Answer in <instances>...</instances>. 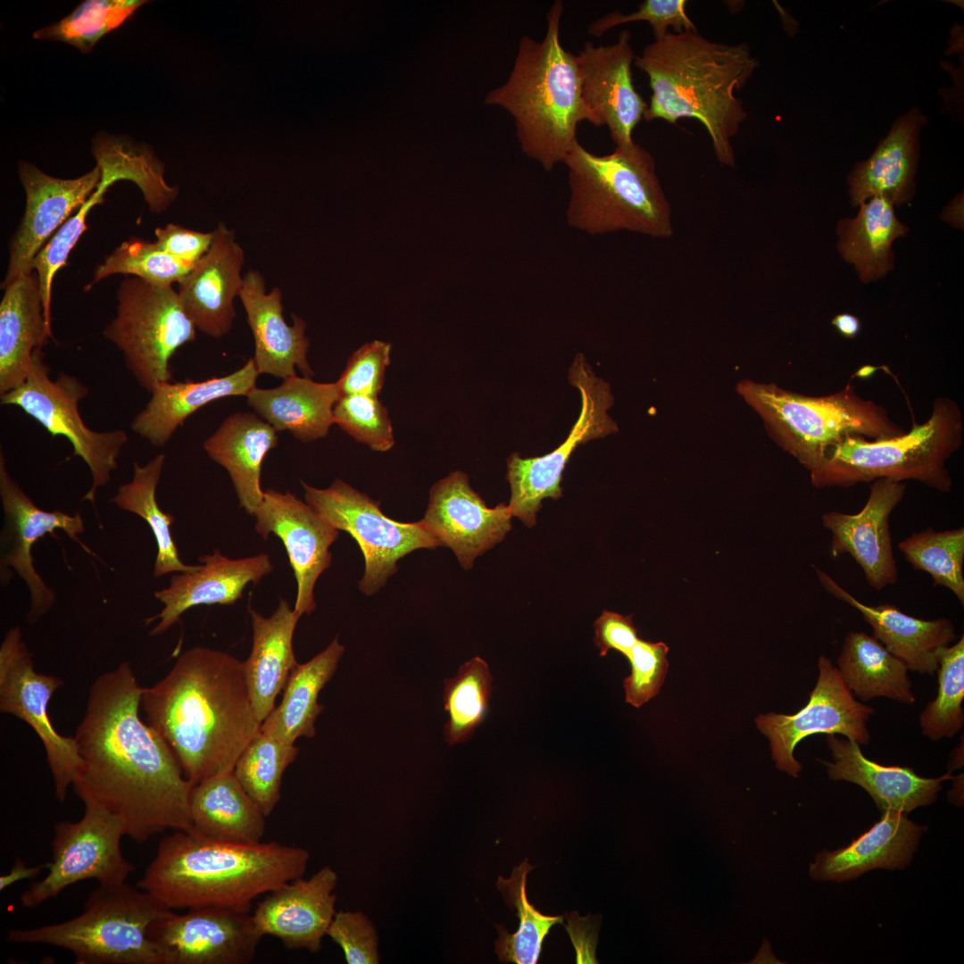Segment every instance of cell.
<instances>
[{
	"label": "cell",
	"instance_id": "obj_1",
	"mask_svg": "<svg viewBox=\"0 0 964 964\" xmlns=\"http://www.w3.org/2000/svg\"><path fill=\"white\" fill-rule=\"evenodd\" d=\"M142 692L128 661L92 683L74 735L80 767L72 785L84 804L108 810L138 844L192 828L194 786L167 742L140 718Z\"/></svg>",
	"mask_w": 964,
	"mask_h": 964
},
{
	"label": "cell",
	"instance_id": "obj_2",
	"mask_svg": "<svg viewBox=\"0 0 964 964\" xmlns=\"http://www.w3.org/2000/svg\"><path fill=\"white\" fill-rule=\"evenodd\" d=\"M141 707L193 785L232 771L261 730L244 661L202 646L185 651L163 678L143 688Z\"/></svg>",
	"mask_w": 964,
	"mask_h": 964
},
{
	"label": "cell",
	"instance_id": "obj_3",
	"mask_svg": "<svg viewBox=\"0 0 964 964\" xmlns=\"http://www.w3.org/2000/svg\"><path fill=\"white\" fill-rule=\"evenodd\" d=\"M634 64L646 74L652 91L644 120H698L718 161L735 167L731 140L747 118L735 94L759 66L747 44L711 41L698 30L669 31L644 46Z\"/></svg>",
	"mask_w": 964,
	"mask_h": 964
},
{
	"label": "cell",
	"instance_id": "obj_4",
	"mask_svg": "<svg viewBox=\"0 0 964 964\" xmlns=\"http://www.w3.org/2000/svg\"><path fill=\"white\" fill-rule=\"evenodd\" d=\"M310 853L276 841L242 843L194 828L163 837L137 887L171 910L252 908L253 901L303 877Z\"/></svg>",
	"mask_w": 964,
	"mask_h": 964
},
{
	"label": "cell",
	"instance_id": "obj_5",
	"mask_svg": "<svg viewBox=\"0 0 964 964\" xmlns=\"http://www.w3.org/2000/svg\"><path fill=\"white\" fill-rule=\"evenodd\" d=\"M563 12V2L554 1L543 39L523 36L507 80L485 97L512 117L521 151L546 171L564 162L581 122L596 127L582 98L576 54L561 43Z\"/></svg>",
	"mask_w": 964,
	"mask_h": 964
},
{
	"label": "cell",
	"instance_id": "obj_6",
	"mask_svg": "<svg viewBox=\"0 0 964 964\" xmlns=\"http://www.w3.org/2000/svg\"><path fill=\"white\" fill-rule=\"evenodd\" d=\"M571 228L592 236L621 230L656 238L673 234L671 206L656 172L653 156L636 142L605 155L588 151L578 140L563 162Z\"/></svg>",
	"mask_w": 964,
	"mask_h": 964
},
{
	"label": "cell",
	"instance_id": "obj_7",
	"mask_svg": "<svg viewBox=\"0 0 964 964\" xmlns=\"http://www.w3.org/2000/svg\"><path fill=\"white\" fill-rule=\"evenodd\" d=\"M963 417L959 404L940 396L934 400L930 417L922 424L888 439L871 440L845 436L827 446L810 471L818 488L849 487L888 478L917 480L942 493L952 486L947 460L963 443Z\"/></svg>",
	"mask_w": 964,
	"mask_h": 964
},
{
	"label": "cell",
	"instance_id": "obj_8",
	"mask_svg": "<svg viewBox=\"0 0 964 964\" xmlns=\"http://www.w3.org/2000/svg\"><path fill=\"white\" fill-rule=\"evenodd\" d=\"M736 392L777 445L809 471L827 446L845 436L881 440L906 432L882 405L859 396L851 384L827 395L810 396L775 383L743 379Z\"/></svg>",
	"mask_w": 964,
	"mask_h": 964
},
{
	"label": "cell",
	"instance_id": "obj_9",
	"mask_svg": "<svg viewBox=\"0 0 964 964\" xmlns=\"http://www.w3.org/2000/svg\"><path fill=\"white\" fill-rule=\"evenodd\" d=\"M171 909L126 882L98 885L80 915L33 928H13V943L46 944L69 951L77 964H160L148 927Z\"/></svg>",
	"mask_w": 964,
	"mask_h": 964
},
{
	"label": "cell",
	"instance_id": "obj_10",
	"mask_svg": "<svg viewBox=\"0 0 964 964\" xmlns=\"http://www.w3.org/2000/svg\"><path fill=\"white\" fill-rule=\"evenodd\" d=\"M117 312L104 336L122 353L137 384L151 392L171 380L170 362L176 351L195 338V327L172 286L127 277L117 291Z\"/></svg>",
	"mask_w": 964,
	"mask_h": 964
},
{
	"label": "cell",
	"instance_id": "obj_11",
	"mask_svg": "<svg viewBox=\"0 0 964 964\" xmlns=\"http://www.w3.org/2000/svg\"><path fill=\"white\" fill-rule=\"evenodd\" d=\"M305 502L337 530L347 532L364 557L359 589L371 595L383 587L397 569V561L418 549L440 546L420 520L400 522L385 515L379 502L341 479L328 488L302 482Z\"/></svg>",
	"mask_w": 964,
	"mask_h": 964
},
{
	"label": "cell",
	"instance_id": "obj_12",
	"mask_svg": "<svg viewBox=\"0 0 964 964\" xmlns=\"http://www.w3.org/2000/svg\"><path fill=\"white\" fill-rule=\"evenodd\" d=\"M87 394L88 388L73 376L62 372L53 380L39 351L25 380L0 395V399L2 405L21 408L52 436L69 440L73 454L84 461L92 476V486L82 501L94 503L98 488L109 482L117 469V460L128 436L121 429L94 431L84 423L79 403Z\"/></svg>",
	"mask_w": 964,
	"mask_h": 964
},
{
	"label": "cell",
	"instance_id": "obj_13",
	"mask_svg": "<svg viewBox=\"0 0 964 964\" xmlns=\"http://www.w3.org/2000/svg\"><path fill=\"white\" fill-rule=\"evenodd\" d=\"M569 378L580 393L581 411L567 439L541 457L521 458L514 453L507 459L506 478L511 486L508 506L512 517L528 528L536 525L543 500H558L562 496V473L575 449L618 430L616 422L608 414L614 401L610 386L595 376L583 354L575 357Z\"/></svg>",
	"mask_w": 964,
	"mask_h": 964
},
{
	"label": "cell",
	"instance_id": "obj_14",
	"mask_svg": "<svg viewBox=\"0 0 964 964\" xmlns=\"http://www.w3.org/2000/svg\"><path fill=\"white\" fill-rule=\"evenodd\" d=\"M82 818L54 825L52 860L47 875L20 897L25 908H36L66 887L95 879L99 885L126 882L135 866L120 848L126 835L122 823L103 807L86 803Z\"/></svg>",
	"mask_w": 964,
	"mask_h": 964
},
{
	"label": "cell",
	"instance_id": "obj_15",
	"mask_svg": "<svg viewBox=\"0 0 964 964\" xmlns=\"http://www.w3.org/2000/svg\"><path fill=\"white\" fill-rule=\"evenodd\" d=\"M62 684L61 678L35 669L19 626L6 632L0 646V711L25 721L42 742L54 794L61 802L80 767L74 736L59 734L48 714L49 702Z\"/></svg>",
	"mask_w": 964,
	"mask_h": 964
},
{
	"label": "cell",
	"instance_id": "obj_16",
	"mask_svg": "<svg viewBox=\"0 0 964 964\" xmlns=\"http://www.w3.org/2000/svg\"><path fill=\"white\" fill-rule=\"evenodd\" d=\"M819 675L808 702L794 714L769 712L759 715L756 725L769 740L772 759L778 769L798 777L802 765L794 756L800 741L814 734L842 735L867 745V727L875 710L858 702L830 659L821 655Z\"/></svg>",
	"mask_w": 964,
	"mask_h": 964
},
{
	"label": "cell",
	"instance_id": "obj_17",
	"mask_svg": "<svg viewBox=\"0 0 964 964\" xmlns=\"http://www.w3.org/2000/svg\"><path fill=\"white\" fill-rule=\"evenodd\" d=\"M147 934L160 964H248L263 937L251 908L215 906L171 910Z\"/></svg>",
	"mask_w": 964,
	"mask_h": 964
},
{
	"label": "cell",
	"instance_id": "obj_18",
	"mask_svg": "<svg viewBox=\"0 0 964 964\" xmlns=\"http://www.w3.org/2000/svg\"><path fill=\"white\" fill-rule=\"evenodd\" d=\"M0 498L4 526L0 536V578L6 586L16 573L28 586L30 598L27 621L37 622L55 602V594L49 588L34 566L32 547L46 534L54 536L63 530L71 539L80 542L84 522L79 512L68 514L56 510L40 509L12 478L0 455Z\"/></svg>",
	"mask_w": 964,
	"mask_h": 964
},
{
	"label": "cell",
	"instance_id": "obj_19",
	"mask_svg": "<svg viewBox=\"0 0 964 964\" xmlns=\"http://www.w3.org/2000/svg\"><path fill=\"white\" fill-rule=\"evenodd\" d=\"M253 516L255 530L262 537L266 539L274 534L282 541L297 584L294 610L300 617L311 614L316 607L314 587L319 577L330 566L329 547L337 540L338 530L289 492L264 491L262 502Z\"/></svg>",
	"mask_w": 964,
	"mask_h": 964
},
{
	"label": "cell",
	"instance_id": "obj_20",
	"mask_svg": "<svg viewBox=\"0 0 964 964\" xmlns=\"http://www.w3.org/2000/svg\"><path fill=\"white\" fill-rule=\"evenodd\" d=\"M511 512L500 503L489 508L470 486L468 476L456 470L435 483L421 521L449 547L465 569L477 557L501 543L511 528Z\"/></svg>",
	"mask_w": 964,
	"mask_h": 964
},
{
	"label": "cell",
	"instance_id": "obj_21",
	"mask_svg": "<svg viewBox=\"0 0 964 964\" xmlns=\"http://www.w3.org/2000/svg\"><path fill=\"white\" fill-rule=\"evenodd\" d=\"M576 57L582 98L595 118L596 127H607L616 146L634 143L633 131L644 119L648 104L633 82L636 56L631 32L622 30L610 45L594 46L586 41Z\"/></svg>",
	"mask_w": 964,
	"mask_h": 964
},
{
	"label": "cell",
	"instance_id": "obj_22",
	"mask_svg": "<svg viewBox=\"0 0 964 964\" xmlns=\"http://www.w3.org/2000/svg\"><path fill=\"white\" fill-rule=\"evenodd\" d=\"M19 175L26 194V207L21 223L9 245L7 285L21 275L32 272L31 263L38 252L52 238L73 212H78L98 187L101 168L77 179H63L49 176L35 165L21 162Z\"/></svg>",
	"mask_w": 964,
	"mask_h": 964
},
{
	"label": "cell",
	"instance_id": "obj_23",
	"mask_svg": "<svg viewBox=\"0 0 964 964\" xmlns=\"http://www.w3.org/2000/svg\"><path fill=\"white\" fill-rule=\"evenodd\" d=\"M906 486L888 478L873 481L863 508L857 513H823V527L830 531L834 557L848 553L862 569L869 586L881 590L897 581L889 517L902 500Z\"/></svg>",
	"mask_w": 964,
	"mask_h": 964
},
{
	"label": "cell",
	"instance_id": "obj_24",
	"mask_svg": "<svg viewBox=\"0 0 964 964\" xmlns=\"http://www.w3.org/2000/svg\"><path fill=\"white\" fill-rule=\"evenodd\" d=\"M337 884L336 871L325 866L308 879L300 877L280 885L252 913L256 928L286 948L320 952L337 912Z\"/></svg>",
	"mask_w": 964,
	"mask_h": 964
},
{
	"label": "cell",
	"instance_id": "obj_25",
	"mask_svg": "<svg viewBox=\"0 0 964 964\" xmlns=\"http://www.w3.org/2000/svg\"><path fill=\"white\" fill-rule=\"evenodd\" d=\"M208 252L179 283V295L195 327L219 338L230 330L236 316L245 253L233 230L219 223Z\"/></svg>",
	"mask_w": 964,
	"mask_h": 964
},
{
	"label": "cell",
	"instance_id": "obj_26",
	"mask_svg": "<svg viewBox=\"0 0 964 964\" xmlns=\"http://www.w3.org/2000/svg\"><path fill=\"white\" fill-rule=\"evenodd\" d=\"M199 568L173 576L170 586L154 593L163 608L148 618L145 624L157 621L151 636H158L176 624L187 610L202 605L233 604L242 598L245 587L259 583L273 566L268 554L229 559L215 550L199 557Z\"/></svg>",
	"mask_w": 964,
	"mask_h": 964
},
{
	"label": "cell",
	"instance_id": "obj_27",
	"mask_svg": "<svg viewBox=\"0 0 964 964\" xmlns=\"http://www.w3.org/2000/svg\"><path fill=\"white\" fill-rule=\"evenodd\" d=\"M238 297L245 308L254 339L252 358L259 374L283 379L295 376L297 368L304 377L313 375L308 360L309 340L305 321L293 315L288 325L283 316L282 293L274 287L266 293L264 277L254 270L244 276Z\"/></svg>",
	"mask_w": 964,
	"mask_h": 964
},
{
	"label": "cell",
	"instance_id": "obj_28",
	"mask_svg": "<svg viewBox=\"0 0 964 964\" xmlns=\"http://www.w3.org/2000/svg\"><path fill=\"white\" fill-rule=\"evenodd\" d=\"M825 590L859 611L873 635L909 670L933 676L943 651L956 639L954 624L948 619L926 620L910 616L892 604L867 605L843 588L827 572L815 568Z\"/></svg>",
	"mask_w": 964,
	"mask_h": 964
},
{
	"label": "cell",
	"instance_id": "obj_29",
	"mask_svg": "<svg viewBox=\"0 0 964 964\" xmlns=\"http://www.w3.org/2000/svg\"><path fill=\"white\" fill-rule=\"evenodd\" d=\"M832 761L823 760L829 777L844 780L862 787L882 811L908 814L918 807L933 803L950 773L940 777L918 776L913 769L885 766L862 753L860 744L836 735H827Z\"/></svg>",
	"mask_w": 964,
	"mask_h": 964
},
{
	"label": "cell",
	"instance_id": "obj_30",
	"mask_svg": "<svg viewBox=\"0 0 964 964\" xmlns=\"http://www.w3.org/2000/svg\"><path fill=\"white\" fill-rule=\"evenodd\" d=\"M908 814L884 811L880 819L848 846L823 851L810 864L814 880L844 882L875 868L902 869L915 852L925 827Z\"/></svg>",
	"mask_w": 964,
	"mask_h": 964
},
{
	"label": "cell",
	"instance_id": "obj_31",
	"mask_svg": "<svg viewBox=\"0 0 964 964\" xmlns=\"http://www.w3.org/2000/svg\"><path fill=\"white\" fill-rule=\"evenodd\" d=\"M258 375L251 358L227 376L197 382L157 383L145 408L131 420L130 428L152 445H164L177 428L205 404L228 396H246L255 387Z\"/></svg>",
	"mask_w": 964,
	"mask_h": 964
},
{
	"label": "cell",
	"instance_id": "obj_32",
	"mask_svg": "<svg viewBox=\"0 0 964 964\" xmlns=\"http://www.w3.org/2000/svg\"><path fill=\"white\" fill-rule=\"evenodd\" d=\"M4 289L0 303V395L25 380L36 353L53 337L35 270L21 275Z\"/></svg>",
	"mask_w": 964,
	"mask_h": 964
},
{
	"label": "cell",
	"instance_id": "obj_33",
	"mask_svg": "<svg viewBox=\"0 0 964 964\" xmlns=\"http://www.w3.org/2000/svg\"><path fill=\"white\" fill-rule=\"evenodd\" d=\"M249 613L253 644L244 667L252 706L257 719L262 723L298 664L293 636L300 616L285 599L280 600L269 618L252 608Z\"/></svg>",
	"mask_w": 964,
	"mask_h": 964
},
{
	"label": "cell",
	"instance_id": "obj_34",
	"mask_svg": "<svg viewBox=\"0 0 964 964\" xmlns=\"http://www.w3.org/2000/svg\"><path fill=\"white\" fill-rule=\"evenodd\" d=\"M277 430L250 412L229 415L204 442V449L229 472L239 505L253 515L263 499L261 473L267 453L278 445Z\"/></svg>",
	"mask_w": 964,
	"mask_h": 964
},
{
	"label": "cell",
	"instance_id": "obj_35",
	"mask_svg": "<svg viewBox=\"0 0 964 964\" xmlns=\"http://www.w3.org/2000/svg\"><path fill=\"white\" fill-rule=\"evenodd\" d=\"M927 118L917 108L899 118L873 154L859 162L849 176L851 201L885 196L893 204L906 202L912 191L918 155V135Z\"/></svg>",
	"mask_w": 964,
	"mask_h": 964
},
{
	"label": "cell",
	"instance_id": "obj_36",
	"mask_svg": "<svg viewBox=\"0 0 964 964\" xmlns=\"http://www.w3.org/2000/svg\"><path fill=\"white\" fill-rule=\"evenodd\" d=\"M340 396L337 382L320 383L295 375L274 388L255 386L245 397L258 416L277 431L287 430L308 443L325 437L336 424L334 407Z\"/></svg>",
	"mask_w": 964,
	"mask_h": 964
},
{
	"label": "cell",
	"instance_id": "obj_37",
	"mask_svg": "<svg viewBox=\"0 0 964 964\" xmlns=\"http://www.w3.org/2000/svg\"><path fill=\"white\" fill-rule=\"evenodd\" d=\"M192 828L219 839L259 843L267 818L243 788L233 770L210 777L192 788Z\"/></svg>",
	"mask_w": 964,
	"mask_h": 964
},
{
	"label": "cell",
	"instance_id": "obj_38",
	"mask_svg": "<svg viewBox=\"0 0 964 964\" xmlns=\"http://www.w3.org/2000/svg\"><path fill=\"white\" fill-rule=\"evenodd\" d=\"M345 647L336 637L328 646L291 672L278 706L262 721L261 731L287 744L301 736L313 737L314 723L323 706L320 692L333 677Z\"/></svg>",
	"mask_w": 964,
	"mask_h": 964
},
{
	"label": "cell",
	"instance_id": "obj_39",
	"mask_svg": "<svg viewBox=\"0 0 964 964\" xmlns=\"http://www.w3.org/2000/svg\"><path fill=\"white\" fill-rule=\"evenodd\" d=\"M836 668L852 694L862 702L885 697L904 704L915 702L908 667L862 631L845 636Z\"/></svg>",
	"mask_w": 964,
	"mask_h": 964
},
{
	"label": "cell",
	"instance_id": "obj_40",
	"mask_svg": "<svg viewBox=\"0 0 964 964\" xmlns=\"http://www.w3.org/2000/svg\"><path fill=\"white\" fill-rule=\"evenodd\" d=\"M838 232L840 253L867 282L892 269V243L905 234L906 228L897 220L893 203L879 195L861 204L854 219L843 220Z\"/></svg>",
	"mask_w": 964,
	"mask_h": 964
},
{
	"label": "cell",
	"instance_id": "obj_41",
	"mask_svg": "<svg viewBox=\"0 0 964 964\" xmlns=\"http://www.w3.org/2000/svg\"><path fill=\"white\" fill-rule=\"evenodd\" d=\"M164 461V454H158L144 466L135 462L131 480L120 486L115 495L110 499L118 508L142 518L151 529L157 544L154 578L171 572L193 571L199 568V564L187 565L179 559L170 532L174 517L162 511L156 500V488Z\"/></svg>",
	"mask_w": 964,
	"mask_h": 964
},
{
	"label": "cell",
	"instance_id": "obj_42",
	"mask_svg": "<svg viewBox=\"0 0 964 964\" xmlns=\"http://www.w3.org/2000/svg\"><path fill=\"white\" fill-rule=\"evenodd\" d=\"M532 868L526 860L514 868L510 878L499 877L496 883L506 903L516 909L520 921L513 934L503 925H496L498 938L494 942V952L503 962L537 963L544 937L553 925L562 923L561 916L544 915L529 903L526 884L527 875Z\"/></svg>",
	"mask_w": 964,
	"mask_h": 964
},
{
	"label": "cell",
	"instance_id": "obj_43",
	"mask_svg": "<svg viewBox=\"0 0 964 964\" xmlns=\"http://www.w3.org/2000/svg\"><path fill=\"white\" fill-rule=\"evenodd\" d=\"M298 752L294 744L260 730L236 761L235 776L267 818L279 801L283 775Z\"/></svg>",
	"mask_w": 964,
	"mask_h": 964
},
{
	"label": "cell",
	"instance_id": "obj_44",
	"mask_svg": "<svg viewBox=\"0 0 964 964\" xmlns=\"http://www.w3.org/2000/svg\"><path fill=\"white\" fill-rule=\"evenodd\" d=\"M492 682L487 663L478 656L462 664L454 677L445 680L443 701L448 721L444 735L449 745L468 740L486 719Z\"/></svg>",
	"mask_w": 964,
	"mask_h": 964
},
{
	"label": "cell",
	"instance_id": "obj_45",
	"mask_svg": "<svg viewBox=\"0 0 964 964\" xmlns=\"http://www.w3.org/2000/svg\"><path fill=\"white\" fill-rule=\"evenodd\" d=\"M915 569L928 573L934 586L950 589L964 604V528L935 531L932 528L913 533L898 544Z\"/></svg>",
	"mask_w": 964,
	"mask_h": 964
},
{
	"label": "cell",
	"instance_id": "obj_46",
	"mask_svg": "<svg viewBox=\"0 0 964 964\" xmlns=\"http://www.w3.org/2000/svg\"><path fill=\"white\" fill-rule=\"evenodd\" d=\"M145 3L141 0H87L62 20L37 30L33 37L65 42L87 54L104 35L119 28Z\"/></svg>",
	"mask_w": 964,
	"mask_h": 964
},
{
	"label": "cell",
	"instance_id": "obj_47",
	"mask_svg": "<svg viewBox=\"0 0 964 964\" xmlns=\"http://www.w3.org/2000/svg\"><path fill=\"white\" fill-rule=\"evenodd\" d=\"M937 695L930 701L919 717L924 735L933 741L951 738L964 725V636L942 652L939 666Z\"/></svg>",
	"mask_w": 964,
	"mask_h": 964
},
{
	"label": "cell",
	"instance_id": "obj_48",
	"mask_svg": "<svg viewBox=\"0 0 964 964\" xmlns=\"http://www.w3.org/2000/svg\"><path fill=\"white\" fill-rule=\"evenodd\" d=\"M162 250L156 242L131 238L123 242L97 266L91 285L116 273L131 275L151 284L179 283L195 267Z\"/></svg>",
	"mask_w": 964,
	"mask_h": 964
},
{
	"label": "cell",
	"instance_id": "obj_49",
	"mask_svg": "<svg viewBox=\"0 0 964 964\" xmlns=\"http://www.w3.org/2000/svg\"><path fill=\"white\" fill-rule=\"evenodd\" d=\"M111 185L110 181L101 179L98 187L89 199L60 227L31 263L30 268L37 272L38 278L45 317L50 328L52 284L54 275L66 263L71 250L86 230L87 215L93 206L103 202L104 194Z\"/></svg>",
	"mask_w": 964,
	"mask_h": 964
},
{
	"label": "cell",
	"instance_id": "obj_50",
	"mask_svg": "<svg viewBox=\"0 0 964 964\" xmlns=\"http://www.w3.org/2000/svg\"><path fill=\"white\" fill-rule=\"evenodd\" d=\"M336 424L356 441L376 452H386L395 445L387 409L378 396L341 395L334 407Z\"/></svg>",
	"mask_w": 964,
	"mask_h": 964
},
{
	"label": "cell",
	"instance_id": "obj_51",
	"mask_svg": "<svg viewBox=\"0 0 964 964\" xmlns=\"http://www.w3.org/2000/svg\"><path fill=\"white\" fill-rule=\"evenodd\" d=\"M686 0H645L629 13L618 10L597 18L587 28L589 35L599 37L614 27L635 21H646L652 29L653 40L673 32L697 30L686 12Z\"/></svg>",
	"mask_w": 964,
	"mask_h": 964
},
{
	"label": "cell",
	"instance_id": "obj_52",
	"mask_svg": "<svg viewBox=\"0 0 964 964\" xmlns=\"http://www.w3.org/2000/svg\"><path fill=\"white\" fill-rule=\"evenodd\" d=\"M669 650L663 642L637 640L626 656L631 666L623 680L626 702L639 708L659 694L669 668Z\"/></svg>",
	"mask_w": 964,
	"mask_h": 964
},
{
	"label": "cell",
	"instance_id": "obj_53",
	"mask_svg": "<svg viewBox=\"0 0 964 964\" xmlns=\"http://www.w3.org/2000/svg\"><path fill=\"white\" fill-rule=\"evenodd\" d=\"M391 345L374 340L359 347L349 357L337 381L341 395H369L378 396L390 364Z\"/></svg>",
	"mask_w": 964,
	"mask_h": 964
},
{
	"label": "cell",
	"instance_id": "obj_54",
	"mask_svg": "<svg viewBox=\"0 0 964 964\" xmlns=\"http://www.w3.org/2000/svg\"><path fill=\"white\" fill-rule=\"evenodd\" d=\"M348 964L379 962L378 939L371 920L362 911H338L328 929Z\"/></svg>",
	"mask_w": 964,
	"mask_h": 964
},
{
	"label": "cell",
	"instance_id": "obj_55",
	"mask_svg": "<svg viewBox=\"0 0 964 964\" xmlns=\"http://www.w3.org/2000/svg\"><path fill=\"white\" fill-rule=\"evenodd\" d=\"M157 245L179 260L196 264L208 252L214 232H200L169 223L154 231Z\"/></svg>",
	"mask_w": 964,
	"mask_h": 964
},
{
	"label": "cell",
	"instance_id": "obj_56",
	"mask_svg": "<svg viewBox=\"0 0 964 964\" xmlns=\"http://www.w3.org/2000/svg\"><path fill=\"white\" fill-rule=\"evenodd\" d=\"M594 642L602 657L611 650H615L626 657L639 639L632 615L623 616L605 610L594 621Z\"/></svg>",
	"mask_w": 964,
	"mask_h": 964
},
{
	"label": "cell",
	"instance_id": "obj_57",
	"mask_svg": "<svg viewBox=\"0 0 964 964\" xmlns=\"http://www.w3.org/2000/svg\"><path fill=\"white\" fill-rule=\"evenodd\" d=\"M48 862L36 866H28L21 859H17L11 870L0 877V891H4L15 883L37 877L47 868Z\"/></svg>",
	"mask_w": 964,
	"mask_h": 964
},
{
	"label": "cell",
	"instance_id": "obj_58",
	"mask_svg": "<svg viewBox=\"0 0 964 964\" xmlns=\"http://www.w3.org/2000/svg\"><path fill=\"white\" fill-rule=\"evenodd\" d=\"M831 323L841 336L849 339L854 338L861 328L860 319L851 313L837 314Z\"/></svg>",
	"mask_w": 964,
	"mask_h": 964
}]
</instances>
